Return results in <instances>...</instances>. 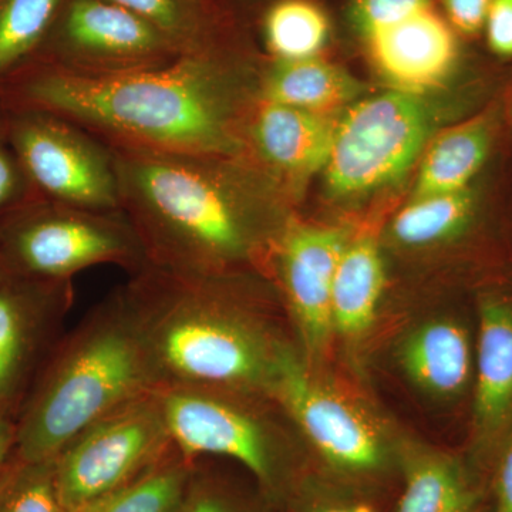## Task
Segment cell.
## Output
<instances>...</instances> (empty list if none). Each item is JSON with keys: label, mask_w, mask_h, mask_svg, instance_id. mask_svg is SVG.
Returning a JSON list of instances; mask_svg holds the SVG:
<instances>
[{"label": "cell", "mask_w": 512, "mask_h": 512, "mask_svg": "<svg viewBox=\"0 0 512 512\" xmlns=\"http://www.w3.org/2000/svg\"><path fill=\"white\" fill-rule=\"evenodd\" d=\"M248 124L264 163L278 173L303 175L325 168L338 121L258 99Z\"/></svg>", "instance_id": "5bb4252c"}, {"label": "cell", "mask_w": 512, "mask_h": 512, "mask_svg": "<svg viewBox=\"0 0 512 512\" xmlns=\"http://www.w3.org/2000/svg\"><path fill=\"white\" fill-rule=\"evenodd\" d=\"M345 235L339 229L292 225L279 242V269L293 315L306 345L319 352L328 345L332 286Z\"/></svg>", "instance_id": "7c38bea8"}, {"label": "cell", "mask_w": 512, "mask_h": 512, "mask_svg": "<svg viewBox=\"0 0 512 512\" xmlns=\"http://www.w3.org/2000/svg\"><path fill=\"white\" fill-rule=\"evenodd\" d=\"M183 53L147 20L107 0H72L50 64L90 76L154 69Z\"/></svg>", "instance_id": "8fae6325"}, {"label": "cell", "mask_w": 512, "mask_h": 512, "mask_svg": "<svg viewBox=\"0 0 512 512\" xmlns=\"http://www.w3.org/2000/svg\"><path fill=\"white\" fill-rule=\"evenodd\" d=\"M431 6V0H353L349 18L363 37Z\"/></svg>", "instance_id": "83f0119b"}, {"label": "cell", "mask_w": 512, "mask_h": 512, "mask_svg": "<svg viewBox=\"0 0 512 512\" xmlns=\"http://www.w3.org/2000/svg\"><path fill=\"white\" fill-rule=\"evenodd\" d=\"M178 512H251L227 490L194 468Z\"/></svg>", "instance_id": "f1b7e54d"}, {"label": "cell", "mask_w": 512, "mask_h": 512, "mask_svg": "<svg viewBox=\"0 0 512 512\" xmlns=\"http://www.w3.org/2000/svg\"><path fill=\"white\" fill-rule=\"evenodd\" d=\"M266 45L278 60L316 57L329 36L323 10L309 0H281L266 13Z\"/></svg>", "instance_id": "cb8c5ba5"}, {"label": "cell", "mask_w": 512, "mask_h": 512, "mask_svg": "<svg viewBox=\"0 0 512 512\" xmlns=\"http://www.w3.org/2000/svg\"><path fill=\"white\" fill-rule=\"evenodd\" d=\"M147 20L183 55L202 52L201 13L195 0H107Z\"/></svg>", "instance_id": "4316f807"}, {"label": "cell", "mask_w": 512, "mask_h": 512, "mask_svg": "<svg viewBox=\"0 0 512 512\" xmlns=\"http://www.w3.org/2000/svg\"><path fill=\"white\" fill-rule=\"evenodd\" d=\"M302 512H382L375 500L362 495L328 497L303 508Z\"/></svg>", "instance_id": "836d02e7"}, {"label": "cell", "mask_w": 512, "mask_h": 512, "mask_svg": "<svg viewBox=\"0 0 512 512\" xmlns=\"http://www.w3.org/2000/svg\"><path fill=\"white\" fill-rule=\"evenodd\" d=\"M386 271L375 242L362 238L346 245L332 286L333 332L360 338L372 328L382 299Z\"/></svg>", "instance_id": "d6986e66"}, {"label": "cell", "mask_w": 512, "mask_h": 512, "mask_svg": "<svg viewBox=\"0 0 512 512\" xmlns=\"http://www.w3.org/2000/svg\"><path fill=\"white\" fill-rule=\"evenodd\" d=\"M444 5L451 25L466 35H474L484 28L491 0H444Z\"/></svg>", "instance_id": "1f68e13d"}, {"label": "cell", "mask_w": 512, "mask_h": 512, "mask_svg": "<svg viewBox=\"0 0 512 512\" xmlns=\"http://www.w3.org/2000/svg\"><path fill=\"white\" fill-rule=\"evenodd\" d=\"M6 131L30 184L47 200L93 211H120L113 153L70 121L30 109H10Z\"/></svg>", "instance_id": "ba28073f"}, {"label": "cell", "mask_w": 512, "mask_h": 512, "mask_svg": "<svg viewBox=\"0 0 512 512\" xmlns=\"http://www.w3.org/2000/svg\"><path fill=\"white\" fill-rule=\"evenodd\" d=\"M63 0H0V93L29 69Z\"/></svg>", "instance_id": "7402d4cb"}, {"label": "cell", "mask_w": 512, "mask_h": 512, "mask_svg": "<svg viewBox=\"0 0 512 512\" xmlns=\"http://www.w3.org/2000/svg\"><path fill=\"white\" fill-rule=\"evenodd\" d=\"M512 420V305L485 298L480 305L474 431L478 446L490 448Z\"/></svg>", "instance_id": "9a60e30c"}, {"label": "cell", "mask_w": 512, "mask_h": 512, "mask_svg": "<svg viewBox=\"0 0 512 512\" xmlns=\"http://www.w3.org/2000/svg\"><path fill=\"white\" fill-rule=\"evenodd\" d=\"M2 93L10 109L55 114L109 147L205 156L238 148L231 76L208 50L106 76L42 63Z\"/></svg>", "instance_id": "6da1fadb"}, {"label": "cell", "mask_w": 512, "mask_h": 512, "mask_svg": "<svg viewBox=\"0 0 512 512\" xmlns=\"http://www.w3.org/2000/svg\"><path fill=\"white\" fill-rule=\"evenodd\" d=\"M194 468V460L173 447L133 481L80 512H178Z\"/></svg>", "instance_id": "44dd1931"}, {"label": "cell", "mask_w": 512, "mask_h": 512, "mask_svg": "<svg viewBox=\"0 0 512 512\" xmlns=\"http://www.w3.org/2000/svg\"><path fill=\"white\" fill-rule=\"evenodd\" d=\"M30 187L28 175L10 146L5 120L0 128V211L22 201Z\"/></svg>", "instance_id": "f546056e"}, {"label": "cell", "mask_w": 512, "mask_h": 512, "mask_svg": "<svg viewBox=\"0 0 512 512\" xmlns=\"http://www.w3.org/2000/svg\"><path fill=\"white\" fill-rule=\"evenodd\" d=\"M403 485L393 512H478L480 490L460 458L424 447L400 457Z\"/></svg>", "instance_id": "2e32d148"}, {"label": "cell", "mask_w": 512, "mask_h": 512, "mask_svg": "<svg viewBox=\"0 0 512 512\" xmlns=\"http://www.w3.org/2000/svg\"><path fill=\"white\" fill-rule=\"evenodd\" d=\"M474 211L470 191L416 197L396 215L393 238L407 247H423L456 237L467 227Z\"/></svg>", "instance_id": "603a6c76"}, {"label": "cell", "mask_w": 512, "mask_h": 512, "mask_svg": "<svg viewBox=\"0 0 512 512\" xmlns=\"http://www.w3.org/2000/svg\"><path fill=\"white\" fill-rule=\"evenodd\" d=\"M174 447L157 389L124 404L56 457L60 497L80 512L153 467Z\"/></svg>", "instance_id": "8992f818"}, {"label": "cell", "mask_w": 512, "mask_h": 512, "mask_svg": "<svg viewBox=\"0 0 512 512\" xmlns=\"http://www.w3.org/2000/svg\"><path fill=\"white\" fill-rule=\"evenodd\" d=\"M171 443L185 457L231 458L266 495H278L282 471L261 421L210 389L157 387Z\"/></svg>", "instance_id": "30bf717a"}, {"label": "cell", "mask_w": 512, "mask_h": 512, "mask_svg": "<svg viewBox=\"0 0 512 512\" xmlns=\"http://www.w3.org/2000/svg\"><path fill=\"white\" fill-rule=\"evenodd\" d=\"M370 59L397 92H427L454 69L458 45L453 29L431 6L366 37Z\"/></svg>", "instance_id": "4fadbf2b"}, {"label": "cell", "mask_w": 512, "mask_h": 512, "mask_svg": "<svg viewBox=\"0 0 512 512\" xmlns=\"http://www.w3.org/2000/svg\"><path fill=\"white\" fill-rule=\"evenodd\" d=\"M0 512H70L57 487L56 458L19 463L5 473L0 488Z\"/></svg>", "instance_id": "484cf974"}, {"label": "cell", "mask_w": 512, "mask_h": 512, "mask_svg": "<svg viewBox=\"0 0 512 512\" xmlns=\"http://www.w3.org/2000/svg\"><path fill=\"white\" fill-rule=\"evenodd\" d=\"M8 279V266H6L5 262L0 261V285L5 284Z\"/></svg>", "instance_id": "d590c367"}, {"label": "cell", "mask_w": 512, "mask_h": 512, "mask_svg": "<svg viewBox=\"0 0 512 512\" xmlns=\"http://www.w3.org/2000/svg\"><path fill=\"white\" fill-rule=\"evenodd\" d=\"M8 261L20 271L62 281L103 264L148 266L123 211H93L50 201L23 211L5 231Z\"/></svg>", "instance_id": "5b68a950"}, {"label": "cell", "mask_w": 512, "mask_h": 512, "mask_svg": "<svg viewBox=\"0 0 512 512\" xmlns=\"http://www.w3.org/2000/svg\"><path fill=\"white\" fill-rule=\"evenodd\" d=\"M16 431L13 430L12 424L8 420L0 416V478H2L3 468H5L6 460H8L9 451L15 444Z\"/></svg>", "instance_id": "e575fe53"}, {"label": "cell", "mask_w": 512, "mask_h": 512, "mask_svg": "<svg viewBox=\"0 0 512 512\" xmlns=\"http://www.w3.org/2000/svg\"><path fill=\"white\" fill-rule=\"evenodd\" d=\"M407 376L426 392L456 397L473 376V349L467 330L453 320L426 323L400 349Z\"/></svg>", "instance_id": "e0dca14e"}, {"label": "cell", "mask_w": 512, "mask_h": 512, "mask_svg": "<svg viewBox=\"0 0 512 512\" xmlns=\"http://www.w3.org/2000/svg\"><path fill=\"white\" fill-rule=\"evenodd\" d=\"M157 387L128 291L87 320L50 367L16 430L19 463L56 458L84 430Z\"/></svg>", "instance_id": "3957f363"}, {"label": "cell", "mask_w": 512, "mask_h": 512, "mask_svg": "<svg viewBox=\"0 0 512 512\" xmlns=\"http://www.w3.org/2000/svg\"><path fill=\"white\" fill-rule=\"evenodd\" d=\"M110 150L121 211L136 229L148 266L207 278L212 265L247 254L245 201L221 163L225 156Z\"/></svg>", "instance_id": "7a4b0ae2"}, {"label": "cell", "mask_w": 512, "mask_h": 512, "mask_svg": "<svg viewBox=\"0 0 512 512\" xmlns=\"http://www.w3.org/2000/svg\"><path fill=\"white\" fill-rule=\"evenodd\" d=\"M360 93L362 84L355 77L335 64L311 57L278 60L262 80L258 99L330 116Z\"/></svg>", "instance_id": "ac0fdd59"}, {"label": "cell", "mask_w": 512, "mask_h": 512, "mask_svg": "<svg viewBox=\"0 0 512 512\" xmlns=\"http://www.w3.org/2000/svg\"><path fill=\"white\" fill-rule=\"evenodd\" d=\"M490 146L491 124L485 117L444 131L424 154L416 197L468 190L487 160Z\"/></svg>", "instance_id": "ffe728a7"}, {"label": "cell", "mask_w": 512, "mask_h": 512, "mask_svg": "<svg viewBox=\"0 0 512 512\" xmlns=\"http://www.w3.org/2000/svg\"><path fill=\"white\" fill-rule=\"evenodd\" d=\"M3 477H5V474H3L2 478H0V488H2Z\"/></svg>", "instance_id": "8d00e7d4"}, {"label": "cell", "mask_w": 512, "mask_h": 512, "mask_svg": "<svg viewBox=\"0 0 512 512\" xmlns=\"http://www.w3.org/2000/svg\"><path fill=\"white\" fill-rule=\"evenodd\" d=\"M491 490L493 512H512V437L495 461Z\"/></svg>", "instance_id": "d6a6232c"}, {"label": "cell", "mask_w": 512, "mask_h": 512, "mask_svg": "<svg viewBox=\"0 0 512 512\" xmlns=\"http://www.w3.org/2000/svg\"><path fill=\"white\" fill-rule=\"evenodd\" d=\"M158 387H261L279 346L212 298L205 278L146 266L131 286Z\"/></svg>", "instance_id": "277c9868"}, {"label": "cell", "mask_w": 512, "mask_h": 512, "mask_svg": "<svg viewBox=\"0 0 512 512\" xmlns=\"http://www.w3.org/2000/svg\"><path fill=\"white\" fill-rule=\"evenodd\" d=\"M429 130V114L414 94L394 90L357 101L336 124L326 185L338 197H352L399 180Z\"/></svg>", "instance_id": "52a82bcc"}, {"label": "cell", "mask_w": 512, "mask_h": 512, "mask_svg": "<svg viewBox=\"0 0 512 512\" xmlns=\"http://www.w3.org/2000/svg\"><path fill=\"white\" fill-rule=\"evenodd\" d=\"M484 26L495 55L512 57V0H491Z\"/></svg>", "instance_id": "4dcf8cb0"}, {"label": "cell", "mask_w": 512, "mask_h": 512, "mask_svg": "<svg viewBox=\"0 0 512 512\" xmlns=\"http://www.w3.org/2000/svg\"><path fill=\"white\" fill-rule=\"evenodd\" d=\"M32 312L25 293L10 285H0V404L18 383L25 365L32 330Z\"/></svg>", "instance_id": "d4e9b609"}, {"label": "cell", "mask_w": 512, "mask_h": 512, "mask_svg": "<svg viewBox=\"0 0 512 512\" xmlns=\"http://www.w3.org/2000/svg\"><path fill=\"white\" fill-rule=\"evenodd\" d=\"M268 392L298 423L330 470L367 478L386 470L389 454L365 414L323 386L295 353L279 346Z\"/></svg>", "instance_id": "9c48e42d"}]
</instances>
